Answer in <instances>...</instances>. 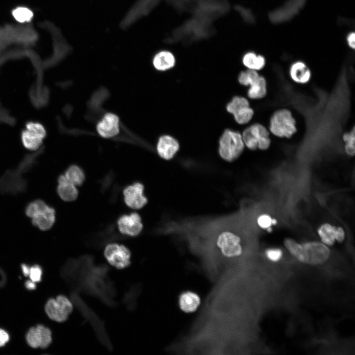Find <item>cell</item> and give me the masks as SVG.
<instances>
[{
	"mask_svg": "<svg viewBox=\"0 0 355 355\" xmlns=\"http://www.w3.org/2000/svg\"><path fill=\"white\" fill-rule=\"evenodd\" d=\"M68 275L75 282V286L82 287L86 293L99 298L109 305H114L115 293L113 284L107 279L108 267L93 265V258L85 255L67 263Z\"/></svg>",
	"mask_w": 355,
	"mask_h": 355,
	"instance_id": "1",
	"label": "cell"
},
{
	"mask_svg": "<svg viewBox=\"0 0 355 355\" xmlns=\"http://www.w3.org/2000/svg\"><path fill=\"white\" fill-rule=\"evenodd\" d=\"M38 153L27 156L15 169L4 173L0 177V194L15 196L26 192L28 181L24 175L35 164Z\"/></svg>",
	"mask_w": 355,
	"mask_h": 355,
	"instance_id": "2",
	"label": "cell"
},
{
	"mask_svg": "<svg viewBox=\"0 0 355 355\" xmlns=\"http://www.w3.org/2000/svg\"><path fill=\"white\" fill-rule=\"evenodd\" d=\"M284 245L298 260L311 265L324 263L330 253L329 248L322 243L310 242L300 244L292 239L286 238Z\"/></svg>",
	"mask_w": 355,
	"mask_h": 355,
	"instance_id": "3",
	"label": "cell"
},
{
	"mask_svg": "<svg viewBox=\"0 0 355 355\" xmlns=\"http://www.w3.org/2000/svg\"><path fill=\"white\" fill-rule=\"evenodd\" d=\"M25 213L31 218L32 224L41 231L51 229L56 220L54 208L39 199L29 202L25 208Z\"/></svg>",
	"mask_w": 355,
	"mask_h": 355,
	"instance_id": "4",
	"label": "cell"
},
{
	"mask_svg": "<svg viewBox=\"0 0 355 355\" xmlns=\"http://www.w3.org/2000/svg\"><path fill=\"white\" fill-rule=\"evenodd\" d=\"M269 131L280 138H290L297 132L296 122L291 111L285 108L276 110L269 120Z\"/></svg>",
	"mask_w": 355,
	"mask_h": 355,
	"instance_id": "5",
	"label": "cell"
},
{
	"mask_svg": "<svg viewBox=\"0 0 355 355\" xmlns=\"http://www.w3.org/2000/svg\"><path fill=\"white\" fill-rule=\"evenodd\" d=\"M244 147L242 134L238 132L226 130L219 140L218 152L224 160L233 162L241 155Z\"/></svg>",
	"mask_w": 355,
	"mask_h": 355,
	"instance_id": "6",
	"label": "cell"
},
{
	"mask_svg": "<svg viewBox=\"0 0 355 355\" xmlns=\"http://www.w3.org/2000/svg\"><path fill=\"white\" fill-rule=\"evenodd\" d=\"M245 144L250 150L268 149L271 143L269 130L260 123H254L247 127L242 134Z\"/></svg>",
	"mask_w": 355,
	"mask_h": 355,
	"instance_id": "7",
	"label": "cell"
},
{
	"mask_svg": "<svg viewBox=\"0 0 355 355\" xmlns=\"http://www.w3.org/2000/svg\"><path fill=\"white\" fill-rule=\"evenodd\" d=\"M238 80L241 84L249 86L248 91L249 98L260 99L267 95V81L257 71L249 69L243 71L239 75Z\"/></svg>",
	"mask_w": 355,
	"mask_h": 355,
	"instance_id": "8",
	"label": "cell"
},
{
	"mask_svg": "<svg viewBox=\"0 0 355 355\" xmlns=\"http://www.w3.org/2000/svg\"><path fill=\"white\" fill-rule=\"evenodd\" d=\"M46 135L43 126L37 122H29L21 134V141L24 147L30 150L39 148Z\"/></svg>",
	"mask_w": 355,
	"mask_h": 355,
	"instance_id": "9",
	"label": "cell"
},
{
	"mask_svg": "<svg viewBox=\"0 0 355 355\" xmlns=\"http://www.w3.org/2000/svg\"><path fill=\"white\" fill-rule=\"evenodd\" d=\"M45 312L49 318L57 322L66 320L73 310L71 301L64 295H59L51 298L47 302Z\"/></svg>",
	"mask_w": 355,
	"mask_h": 355,
	"instance_id": "10",
	"label": "cell"
},
{
	"mask_svg": "<svg viewBox=\"0 0 355 355\" xmlns=\"http://www.w3.org/2000/svg\"><path fill=\"white\" fill-rule=\"evenodd\" d=\"M104 255L108 263L117 269L125 268L131 264L130 251L124 245L109 244L105 248Z\"/></svg>",
	"mask_w": 355,
	"mask_h": 355,
	"instance_id": "11",
	"label": "cell"
},
{
	"mask_svg": "<svg viewBox=\"0 0 355 355\" xmlns=\"http://www.w3.org/2000/svg\"><path fill=\"white\" fill-rule=\"evenodd\" d=\"M226 108L228 112L233 114L236 122L240 124L249 122L254 114L248 100L243 97H234Z\"/></svg>",
	"mask_w": 355,
	"mask_h": 355,
	"instance_id": "12",
	"label": "cell"
},
{
	"mask_svg": "<svg viewBox=\"0 0 355 355\" xmlns=\"http://www.w3.org/2000/svg\"><path fill=\"white\" fill-rule=\"evenodd\" d=\"M117 224L120 233L126 237L138 236L143 228L141 217L137 213L121 215Z\"/></svg>",
	"mask_w": 355,
	"mask_h": 355,
	"instance_id": "13",
	"label": "cell"
},
{
	"mask_svg": "<svg viewBox=\"0 0 355 355\" xmlns=\"http://www.w3.org/2000/svg\"><path fill=\"white\" fill-rule=\"evenodd\" d=\"M144 186L140 182H135L126 186L123 190L124 199L126 204L133 209H140L147 203L144 195Z\"/></svg>",
	"mask_w": 355,
	"mask_h": 355,
	"instance_id": "14",
	"label": "cell"
},
{
	"mask_svg": "<svg viewBox=\"0 0 355 355\" xmlns=\"http://www.w3.org/2000/svg\"><path fill=\"white\" fill-rule=\"evenodd\" d=\"M125 236L117 232L113 224L91 235L87 240V245L92 247L100 248L111 242L125 239Z\"/></svg>",
	"mask_w": 355,
	"mask_h": 355,
	"instance_id": "15",
	"label": "cell"
},
{
	"mask_svg": "<svg viewBox=\"0 0 355 355\" xmlns=\"http://www.w3.org/2000/svg\"><path fill=\"white\" fill-rule=\"evenodd\" d=\"M26 340L31 347L46 348L52 341L51 331L43 325H38L30 329L26 335Z\"/></svg>",
	"mask_w": 355,
	"mask_h": 355,
	"instance_id": "16",
	"label": "cell"
},
{
	"mask_svg": "<svg viewBox=\"0 0 355 355\" xmlns=\"http://www.w3.org/2000/svg\"><path fill=\"white\" fill-rule=\"evenodd\" d=\"M99 134L104 138H110L116 135L119 131V119L111 113L106 114L97 126Z\"/></svg>",
	"mask_w": 355,
	"mask_h": 355,
	"instance_id": "17",
	"label": "cell"
},
{
	"mask_svg": "<svg viewBox=\"0 0 355 355\" xmlns=\"http://www.w3.org/2000/svg\"><path fill=\"white\" fill-rule=\"evenodd\" d=\"M178 141L174 138L164 135L161 137L157 145L159 155L165 160L172 159L179 149Z\"/></svg>",
	"mask_w": 355,
	"mask_h": 355,
	"instance_id": "18",
	"label": "cell"
},
{
	"mask_svg": "<svg viewBox=\"0 0 355 355\" xmlns=\"http://www.w3.org/2000/svg\"><path fill=\"white\" fill-rule=\"evenodd\" d=\"M289 74L294 82L302 84L308 83L312 75L309 68L301 61H297L292 63L289 69Z\"/></svg>",
	"mask_w": 355,
	"mask_h": 355,
	"instance_id": "19",
	"label": "cell"
},
{
	"mask_svg": "<svg viewBox=\"0 0 355 355\" xmlns=\"http://www.w3.org/2000/svg\"><path fill=\"white\" fill-rule=\"evenodd\" d=\"M57 181V193L61 199L64 201L71 202L77 198L78 191L76 186L69 181L64 174L59 176Z\"/></svg>",
	"mask_w": 355,
	"mask_h": 355,
	"instance_id": "20",
	"label": "cell"
},
{
	"mask_svg": "<svg viewBox=\"0 0 355 355\" xmlns=\"http://www.w3.org/2000/svg\"><path fill=\"white\" fill-rule=\"evenodd\" d=\"M200 298L195 292L187 291L181 293L178 303L181 309L186 312H193L200 304Z\"/></svg>",
	"mask_w": 355,
	"mask_h": 355,
	"instance_id": "21",
	"label": "cell"
},
{
	"mask_svg": "<svg viewBox=\"0 0 355 355\" xmlns=\"http://www.w3.org/2000/svg\"><path fill=\"white\" fill-rule=\"evenodd\" d=\"M153 64L157 70L166 71L174 66L175 58L171 52L162 51L154 56Z\"/></svg>",
	"mask_w": 355,
	"mask_h": 355,
	"instance_id": "22",
	"label": "cell"
},
{
	"mask_svg": "<svg viewBox=\"0 0 355 355\" xmlns=\"http://www.w3.org/2000/svg\"><path fill=\"white\" fill-rule=\"evenodd\" d=\"M242 62L248 69L258 71L264 68L266 59L261 55L257 54L253 51H249L243 56Z\"/></svg>",
	"mask_w": 355,
	"mask_h": 355,
	"instance_id": "23",
	"label": "cell"
},
{
	"mask_svg": "<svg viewBox=\"0 0 355 355\" xmlns=\"http://www.w3.org/2000/svg\"><path fill=\"white\" fill-rule=\"evenodd\" d=\"M64 175L69 181L75 186L81 185L85 178L83 170L76 165L69 166L65 171Z\"/></svg>",
	"mask_w": 355,
	"mask_h": 355,
	"instance_id": "24",
	"label": "cell"
},
{
	"mask_svg": "<svg viewBox=\"0 0 355 355\" xmlns=\"http://www.w3.org/2000/svg\"><path fill=\"white\" fill-rule=\"evenodd\" d=\"M335 226L329 223L321 225L318 230L320 237L324 244L332 246L335 241Z\"/></svg>",
	"mask_w": 355,
	"mask_h": 355,
	"instance_id": "25",
	"label": "cell"
},
{
	"mask_svg": "<svg viewBox=\"0 0 355 355\" xmlns=\"http://www.w3.org/2000/svg\"><path fill=\"white\" fill-rule=\"evenodd\" d=\"M355 127L349 132L344 133L343 140L345 142V151L347 155L353 156L355 154Z\"/></svg>",
	"mask_w": 355,
	"mask_h": 355,
	"instance_id": "26",
	"label": "cell"
},
{
	"mask_svg": "<svg viewBox=\"0 0 355 355\" xmlns=\"http://www.w3.org/2000/svg\"><path fill=\"white\" fill-rule=\"evenodd\" d=\"M12 14L17 22L21 23L31 21L34 16L32 10L25 7L16 8L12 11Z\"/></svg>",
	"mask_w": 355,
	"mask_h": 355,
	"instance_id": "27",
	"label": "cell"
},
{
	"mask_svg": "<svg viewBox=\"0 0 355 355\" xmlns=\"http://www.w3.org/2000/svg\"><path fill=\"white\" fill-rule=\"evenodd\" d=\"M140 287L138 284L134 285L126 293L124 297V301L128 308L133 309L136 304L137 298L140 293Z\"/></svg>",
	"mask_w": 355,
	"mask_h": 355,
	"instance_id": "28",
	"label": "cell"
},
{
	"mask_svg": "<svg viewBox=\"0 0 355 355\" xmlns=\"http://www.w3.org/2000/svg\"><path fill=\"white\" fill-rule=\"evenodd\" d=\"M115 174L112 171L107 173L100 180V189L103 193L107 191L114 182Z\"/></svg>",
	"mask_w": 355,
	"mask_h": 355,
	"instance_id": "29",
	"label": "cell"
},
{
	"mask_svg": "<svg viewBox=\"0 0 355 355\" xmlns=\"http://www.w3.org/2000/svg\"><path fill=\"white\" fill-rule=\"evenodd\" d=\"M42 273V272L40 267L37 265H35L30 268L29 276L31 280L36 283L41 280Z\"/></svg>",
	"mask_w": 355,
	"mask_h": 355,
	"instance_id": "30",
	"label": "cell"
},
{
	"mask_svg": "<svg viewBox=\"0 0 355 355\" xmlns=\"http://www.w3.org/2000/svg\"><path fill=\"white\" fill-rule=\"evenodd\" d=\"M272 218L269 215L263 214L258 217L257 221L259 227L261 228L266 229L271 227L272 225Z\"/></svg>",
	"mask_w": 355,
	"mask_h": 355,
	"instance_id": "31",
	"label": "cell"
},
{
	"mask_svg": "<svg viewBox=\"0 0 355 355\" xmlns=\"http://www.w3.org/2000/svg\"><path fill=\"white\" fill-rule=\"evenodd\" d=\"M266 254L270 260L276 262L281 258L283 252L279 248H271L266 250Z\"/></svg>",
	"mask_w": 355,
	"mask_h": 355,
	"instance_id": "32",
	"label": "cell"
},
{
	"mask_svg": "<svg viewBox=\"0 0 355 355\" xmlns=\"http://www.w3.org/2000/svg\"><path fill=\"white\" fill-rule=\"evenodd\" d=\"M345 232L341 227H336L335 231V240L339 243L343 242L345 239Z\"/></svg>",
	"mask_w": 355,
	"mask_h": 355,
	"instance_id": "33",
	"label": "cell"
},
{
	"mask_svg": "<svg viewBox=\"0 0 355 355\" xmlns=\"http://www.w3.org/2000/svg\"><path fill=\"white\" fill-rule=\"evenodd\" d=\"M9 336L7 332L0 329V347L3 346L9 340Z\"/></svg>",
	"mask_w": 355,
	"mask_h": 355,
	"instance_id": "34",
	"label": "cell"
},
{
	"mask_svg": "<svg viewBox=\"0 0 355 355\" xmlns=\"http://www.w3.org/2000/svg\"><path fill=\"white\" fill-rule=\"evenodd\" d=\"M347 42L348 46L354 49L355 47V35L354 32L350 33L347 36Z\"/></svg>",
	"mask_w": 355,
	"mask_h": 355,
	"instance_id": "35",
	"label": "cell"
},
{
	"mask_svg": "<svg viewBox=\"0 0 355 355\" xmlns=\"http://www.w3.org/2000/svg\"><path fill=\"white\" fill-rule=\"evenodd\" d=\"M25 285L28 289L32 290L36 288L35 283L32 281H27L25 283Z\"/></svg>",
	"mask_w": 355,
	"mask_h": 355,
	"instance_id": "36",
	"label": "cell"
},
{
	"mask_svg": "<svg viewBox=\"0 0 355 355\" xmlns=\"http://www.w3.org/2000/svg\"><path fill=\"white\" fill-rule=\"evenodd\" d=\"M30 269L27 265L23 264L22 265V269L24 275L26 276H29L30 273Z\"/></svg>",
	"mask_w": 355,
	"mask_h": 355,
	"instance_id": "37",
	"label": "cell"
},
{
	"mask_svg": "<svg viewBox=\"0 0 355 355\" xmlns=\"http://www.w3.org/2000/svg\"><path fill=\"white\" fill-rule=\"evenodd\" d=\"M277 220L275 218H272V225H275L277 224Z\"/></svg>",
	"mask_w": 355,
	"mask_h": 355,
	"instance_id": "38",
	"label": "cell"
}]
</instances>
